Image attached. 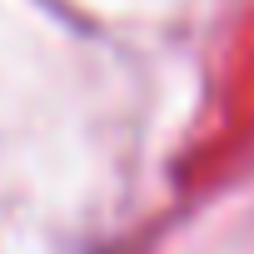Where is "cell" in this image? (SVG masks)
I'll return each mask as SVG.
<instances>
[]
</instances>
